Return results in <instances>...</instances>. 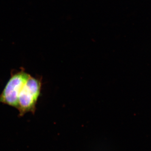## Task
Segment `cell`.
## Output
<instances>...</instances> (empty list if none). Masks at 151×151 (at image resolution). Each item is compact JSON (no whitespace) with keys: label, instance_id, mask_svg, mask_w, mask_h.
Segmentation results:
<instances>
[{"label":"cell","instance_id":"6da1fadb","mask_svg":"<svg viewBox=\"0 0 151 151\" xmlns=\"http://www.w3.org/2000/svg\"><path fill=\"white\" fill-rule=\"evenodd\" d=\"M42 87V77H34L30 75L19 95L17 109L20 117L28 112L35 114Z\"/></svg>","mask_w":151,"mask_h":151},{"label":"cell","instance_id":"7a4b0ae2","mask_svg":"<svg viewBox=\"0 0 151 151\" xmlns=\"http://www.w3.org/2000/svg\"><path fill=\"white\" fill-rule=\"evenodd\" d=\"M29 76L24 68L12 72L10 78L0 95V103L17 109L19 95Z\"/></svg>","mask_w":151,"mask_h":151}]
</instances>
